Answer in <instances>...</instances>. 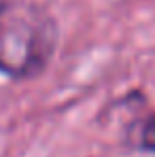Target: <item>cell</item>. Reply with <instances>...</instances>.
I'll use <instances>...</instances> for the list:
<instances>
[{"instance_id": "1", "label": "cell", "mask_w": 155, "mask_h": 157, "mask_svg": "<svg viewBox=\"0 0 155 157\" xmlns=\"http://www.w3.org/2000/svg\"><path fill=\"white\" fill-rule=\"evenodd\" d=\"M57 43L53 19L38 6L0 0V75L30 78L45 70Z\"/></svg>"}, {"instance_id": "2", "label": "cell", "mask_w": 155, "mask_h": 157, "mask_svg": "<svg viewBox=\"0 0 155 157\" xmlns=\"http://www.w3.org/2000/svg\"><path fill=\"white\" fill-rule=\"evenodd\" d=\"M138 138H140V140H138L140 149L155 153V119H149V121L140 128V136H138Z\"/></svg>"}]
</instances>
